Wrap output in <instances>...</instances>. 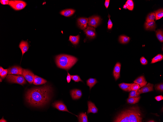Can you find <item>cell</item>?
<instances>
[{"label": "cell", "mask_w": 163, "mask_h": 122, "mask_svg": "<svg viewBox=\"0 0 163 122\" xmlns=\"http://www.w3.org/2000/svg\"><path fill=\"white\" fill-rule=\"evenodd\" d=\"M141 88L140 85L137 83H132L131 86V90H138Z\"/></svg>", "instance_id": "33"}, {"label": "cell", "mask_w": 163, "mask_h": 122, "mask_svg": "<svg viewBox=\"0 0 163 122\" xmlns=\"http://www.w3.org/2000/svg\"><path fill=\"white\" fill-rule=\"evenodd\" d=\"M155 87V89L158 90H159L161 92L163 91V83L156 85Z\"/></svg>", "instance_id": "36"}, {"label": "cell", "mask_w": 163, "mask_h": 122, "mask_svg": "<svg viewBox=\"0 0 163 122\" xmlns=\"http://www.w3.org/2000/svg\"><path fill=\"white\" fill-rule=\"evenodd\" d=\"M142 119L140 108L136 106L121 112L115 118L113 122H142Z\"/></svg>", "instance_id": "2"}, {"label": "cell", "mask_w": 163, "mask_h": 122, "mask_svg": "<svg viewBox=\"0 0 163 122\" xmlns=\"http://www.w3.org/2000/svg\"><path fill=\"white\" fill-rule=\"evenodd\" d=\"M140 98V96L137 97H134L128 98L127 99V102L128 103L134 104L137 103Z\"/></svg>", "instance_id": "25"}, {"label": "cell", "mask_w": 163, "mask_h": 122, "mask_svg": "<svg viewBox=\"0 0 163 122\" xmlns=\"http://www.w3.org/2000/svg\"><path fill=\"white\" fill-rule=\"evenodd\" d=\"M19 47L21 50L22 57L24 54L28 50L29 46L27 41L22 40L20 43Z\"/></svg>", "instance_id": "14"}, {"label": "cell", "mask_w": 163, "mask_h": 122, "mask_svg": "<svg viewBox=\"0 0 163 122\" xmlns=\"http://www.w3.org/2000/svg\"><path fill=\"white\" fill-rule=\"evenodd\" d=\"M88 109L87 113L88 114L92 113H97L98 112V109L94 103L91 101L88 102Z\"/></svg>", "instance_id": "16"}, {"label": "cell", "mask_w": 163, "mask_h": 122, "mask_svg": "<svg viewBox=\"0 0 163 122\" xmlns=\"http://www.w3.org/2000/svg\"><path fill=\"white\" fill-rule=\"evenodd\" d=\"M22 75L30 84H32L35 75L31 71L27 69H23Z\"/></svg>", "instance_id": "6"}, {"label": "cell", "mask_w": 163, "mask_h": 122, "mask_svg": "<svg viewBox=\"0 0 163 122\" xmlns=\"http://www.w3.org/2000/svg\"><path fill=\"white\" fill-rule=\"evenodd\" d=\"M133 82L139 84L141 87L146 85L147 83L143 76L138 77L135 79Z\"/></svg>", "instance_id": "19"}, {"label": "cell", "mask_w": 163, "mask_h": 122, "mask_svg": "<svg viewBox=\"0 0 163 122\" xmlns=\"http://www.w3.org/2000/svg\"><path fill=\"white\" fill-rule=\"evenodd\" d=\"M80 39V36L78 35L76 36L70 35L69 37V40L73 45H76L79 42Z\"/></svg>", "instance_id": "22"}, {"label": "cell", "mask_w": 163, "mask_h": 122, "mask_svg": "<svg viewBox=\"0 0 163 122\" xmlns=\"http://www.w3.org/2000/svg\"><path fill=\"white\" fill-rule=\"evenodd\" d=\"M155 18V13L154 12H152L149 14L146 18V22H148L154 20Z\"/></svg>", "instance_id": "31"}, {"label": "cell", "mask_w": 163, "mask_h": 122, "mask_svg": "<svg viewBox=\"0 0 163 122\" xmlns=\"http://www.w3.org/2000/svg\"><path fill=\"white\" fill-rule=\"evenodd\" d=\"M55 60L58 67L67 70L70 69L78 60V59L74 56L64 54L56 56Z\"/></svg>", "instance_id": "3"}, {"label": "cell", "mask_w": 163, "mask_h": 122, "mask_svg": "<svg viewBox=\"0 0 163 122\" xmlns=\"http://www.w3.org/2000/svg\"><path fill=\"white\" fill-rule=\"evenodd\" d=\"M26 3L22 0H9V5L15 10H19L24 8L27 5Z\"/></svg>", "instance_id": "5"}, {"label": "cell", "mask_w": 163, "mask_h": 122, "mask_svg": "<svg viewBox=\"0 0 163 122\" xmlns=\"http://www.w3.org/2000/svg\"><path fill=\"white\" fill-rule=\"evenodd\" d=\"M163 59V56L161 54H159L154 57L152 59L151 63H153L161 61Z\"/></svg>", "instance_id": "29"}, {"label": "cell", "mask_w": 163, "mask_h": 122, "mask_svg": "<svg viewBox=\"0 0 163 122\" xmlns=\"http://www.w3.org/2000/svg\"><path fill=\"white\" fill-rule=\"evenodd\" d=\"M8 73V69H4L3 71L0 73V78L2 79H4Z\"/></svg>", "instance_id": "35"}, {"label": "cell", "mask_w": 163, "mask_h": 122, "mask_svg": "<svg viewBox=\"0 0 163 122\" xmlns=\"http://www.w3.org/2000/svg\"><path fill=\"white\" fill-rule=\"evenodd\" d=\"M97 82L95 78H90L86 81L87 84L89 87L90 90Z\"/></svg>", "instance_id": "23"}, {"label": "cell", "mask_w": 163, "mask_h": 122, "mask_svg": "<svg viewBox=\"0 0 163 122\" xmlns=\"http://www.w3.org/2000/svg\"><path fill=\"white\" fill-rule=\"evenodd\" d=\"M75 12V10L73 9H68L62 10L60 13L65 16L69 17L72 15Z\"/></svg>", "instance_id": "21"}, {"label": "cell", "mask_w": 163, "mask_h": 122, "mask_svg": "<svg viewBox=\"0 0 163 122\" xmlns=\"http://www.w3.org/2000/svg\"><path fill=\"white\" fill-rule=\"evenodd\" d=\"M100 21V19L97 16H93L88 18V25L91 27L96 28L99 25Z\"/></svg>", "instance_id": "8"}, {"label": "cell", "mask_w": 163, "mask_h": 122, "mask_svg": "<svg viewBox=\"0 0 163 122\" xmlns=\"http://www.w3.org/2000/svg\"><path fill=\"white\" fill-rule=\"evenodd\" d=\"M23 69L20 66H15L9 67L8 69L9 74L22 75Z\"/></svg>", "instance_id": "7"}, {"label": "cell", "mask_w": 163, "mask_h": 122, "mask_svg": "<svg viewBox=\"0 0 163 122\" xmlns=\"http://www.w3.org/2000/svg\"><path fill=\"white\" fill-rule=\"evenodd\" d=\"M47 81L44 79L38 76L35 75L33 84L36 85H39L45 84Z\"/></svg>", "instance_id": "17"}, {"label": "cell", "mask_w": 163, "mask_h": 122, "mask_svg": "<svg viewBox=\"0 0 163 122\" xmlns=\"http://www.w3.org/2000/svg\"><path fill=\"white\" fill-rule=\"evenodd\" d=\"M78 121L80 122H88L87 116L86 113H80L78 116Z\"/></svg>", "instance_id": "24"}, {"label": "cell", "mask_w": 163, "mask_h": 122, "mask_svg": "<svg viewBox=\"0 0 163 122\" xmlns=\"http://www.w3.org/2000/svg\"><path fill=\"white\" fill-rule=\"evenodd\" d=\"M132 83L128 84L122 83L118 84L120 88L124 91L129 92L131 90V86Z\"/></svg>", "instance_id": "20"}, {"label": "cell", "mask_w": 163, "mask_h": 122, "mask_svg": "<svg viewBox=\"0 0 163 122\" xmlns=\"http://www.w3.org/2000/svg\"><path fill=\"white\" fill-rule=\"evenodd\" d=\"M53 106L59 111H66L72 114L68 111L66 106L61 101H58L54 103H53Z\"/></svg>", "instance_id": "11"}, {"label": "cell", "mask_w": 163, "mask_h": 122, "mask_svg": "<svg viewBox=\"0 0 163 122\" xmlns=\"http://www.w3.org/2000/svg\"><path fill=\"white\" fill-rule=\"evenodd\" d=\"M130 39V38L125 35H121L119 38V40L122 44H125L128 43Z\"/></svg>", "instance_id": "26"}, {"label": "cell", "mask_w": 163, "mask_h": 122, "mask_svg": "<svg viewBox=\"0 0 163 122\" xmlns=\"http://www.w3.org/2000/svg\"><path fill=\"white\" fill-rule=\"evenodd\" d=\"M1 79H2L0 78V82H1L2 81V80H1Z\"/></svg>", "instance_id": "47"}, {"label": "cell", "mask_w": 163, "mask_h": 122, "mask_svg": "<svg viewBox=\"0 0 163 122\" xmlns=\"http://www.w3.org/2000/svg\"><path fill=\"white\" fill-rule=\"evenodd\" d=\"M121 66V63L118 62L116 63L114 68L113 74L116 81L120 77Z\"/></svg>", "instance_id": "12"}, {"label": "cell", "mask_w": 163, "mask_h": 122, "mask_svg": "<svg viewBox=\"0 0 163 122\" xmlns=\"http://www.w3.org/2000/svg\"><path fill=\"white\" fill-rule=\"evenodd\" d=\"M156 20L160 19L163 16V10L162 9L155 11Z\"/></svg>", "instance_id": "27"}, {"label": "cell", "mask_w": 163, "mask_h": 122, "mask_svg": "<svg viewBox=\"0 0 163 122\" xmlns=\"http://www.w3.org/2000/svg\"><path fill=\"white\" fill-rule=\"evenodd\" d=\"M127 9L129 10H132L133 8V2L132 0H128L126 2L125 4Z\"/></svg>", "instance_id": "30"}, {"label": "cell", "mask_w": 163, "mask_h": 122, "mask_svg": "<svg viewBox=\"0 0 163 122\" xmlns=\"http://www.w3.org/2000/svg\"><path fill=\"white\" fill-rule=\"evenodd\" d=\"M140 94H141L138 92V90L132 91L129 94L128 98L137 97L139 96Z\"/></svg>", "instance_id": "32"}, {"label": "cell", "mask_w": 163, "mask_h": 122, "mask_svg": "<svg viewBox=\"0 0 163 122\" xmlns=\"http://www.w3.org/2000/svg\"><path fill=\"white\" fill-rule=\"evenodd\" d=\"M88 21V18L84 17L79 18L77 20L78 26L82 29H85L87 27Z\"/></svg>", "instance_id": "10"}, {"label": "cell", "mask_w": 163, "mask_h": 122, "mask_svg": "<svg viewBox=\"0 0 163 122\" xmlns=\"http://www.w3.org/2000/svg\"><path fill=\"white\" fill-rule=\"evenodd\" d=\"M140 61L141 64L143 65H146L148 63V61L144 57H142L140 59Z\"/></svg>", "instance_id": "38"}, {"label": "cell", "mask_w": 163, "mask_h": 122, "mask_svg": "<svg viewBox=\"0 0 163 122\" xmlns=\"http://www.w3.org/2000/svg\"><path fill=\"white\" fill-rule=\"evenodd\" d=\"M0 122H6L7 121L3 118V117H2V118L0 120Z\"/></svg>", "instance_id": "43"}, {"label": "cell", "mask_w": 163, "mask_h": 122, "mask_svg": "<svg viewBox=\"0 0 163 122\" xmlns=\"http://www.w3.org/2000/svg\"><path fill=\"white\" fill-rule=\"evenodd\" d=\"M70 93L72 98L73 100L79 99L82 95L81 90L77 89L71 90L70 91Z\"/></svg>", "instance_id": "15"}, {"label": "cell", "mask_w": 163, "mask_h": 122, "mask_svg": "<svg viewBox=\"0 0 163 122\" xmlns=\"http://www.w3.org/2000/svg\"><path fill=\"white\" fill-rule=\"evenodd\" d=\"M6 79L10 83H17L22 85L26 83L25 79L22 75L9 74L6 77Z\"/></svg>", "instance_id": "4"}, {"label": "cell", "mask_w": 163, "mask_h": 122, "mask_svg": "<svg viewBox=\"0 0 163 122\" xmlns=\"http://www.w3.org/2000/svg\"><path fill=\"white\" fill-rule=\"evenodd\" d=\"M83 31L86 34L87 37L90 39L94 38L96 36L95 29L90 26H88Z\"/></svg>", "instance_id": "9"}, {"label": "cell", "mask_w": 163, "mask_h": 122, "mask_svg": "<svg viewBox=\"0 0 163 122\" xmlns=\"http://www.w3.org/2000/svg\"><path fill=\"white\" fill-rule=\"evenodd\" d=\"M123 8L124 9H127V8H126V6L125 5V4L123 5Z\"/></svg>", "instance_id": "45"}, {"label": "cell", "mask_w": 163, "mask_h": 122, "mask_svg": "<svg viewBox=\"0 0 163 122\" xmlns=\"http://www.w3.org/2000/svg\"><path fill=\"white\" fill-rule=\"evenodd\" d=\"M147 122H155V121H154L153 120H150V121H148Z\"/></svg>", "instance_id": "46"}, {"label": "cell", "mask_w": 163, "mask_h": 122, "mask_svg": "<svg viewBox=\"0 0 163 122\" xmlns=\"http://www.w3.org/2000/svg\"><path fill=\"white\" fill-rule=\"evenodd\" d=\"M110 16L109 14L108 17L109 18V19L108 22L107 27L109 29H111L112 28L113 26V24L110 19Z\"/></svg>", "instance_id": "37"}, {"label": "cell", "mask_w": 163, "mask_h": 122, "mask_svg": "<svg viewBox=\"0 0 163 122\" xmlns=\"http://www.w3.org/2000/svg\"><path fill=\"white\" fill-rule=\"evenodd\" d=\"M0 3L2 5H9V0H0Z\"/></svg>", "instance_id": "39"}, {"label": "cell", "mask_w": 163, "mask_h": 122, "mask_svg": "<svg viewBox=\"0 0 163 122\" xmlns=\"http://www.w3.org/2000/svg\"><path fill=\"white\" fill-rule=\"evenodd\" d=\"M153 84L148 83L138 89V91L140 94L150 92L153 90Z\"/></svg>", "instance_id": "13"}, {"label": "cell", "mask_w": 163, "mask_h": 122, "mask_svg": "<svg viewBox=\"0 0 163 122\" xmlns=\"http://www.w3.org/2000/svg\"><path fill=\"white\" fill-rule=\"evenodd\" d=\"M52 91L51 87L46 84L29 90L26 94L27 102L36 107L43 106L50 101Z\"/></svg>", "instance_id": "1"}, {"label": "cell", "mask_w": 163, "mask_h": 122, "mask_svg": "<svg viewBox=\"0 0 163 122\" xmlns=\"http://www.w3.org/2000/svg\"><path fill=\"white\" fill-rule=\"evenodd\" d=\"M68 74L67 77V80L68 83H69L71 81V75L68 72H67Z\"/></svg>", "instance_id": "41"}, {"label": "cell", "mask_w": 163, "mask_h": 122, "mask_svg": "<svg viewBox=\"0 0 163 122\" xmlns=\"http://www.w3.org/2000/svg\"><path fill=\"white\" fill-rule=\"evenodd\" d=\"M110 1L109 0H105L104 5L107 9L108 8L109 6Z\"/></svg>", "instance_id": "42"}, {"label": "cell", "mask_w": 163, "mask_h": 122, "mask_svg": "<svg viewBox=\"0 0 163 122\" xmlns=\"http://www.w3.org/2000/svg\"><path fill=\"white\" fill-rule=\"evenodd\" d=\"M4 69L1 66L0 67V73H1L4 70Z\"/></svg>", "instance_id": "44"}, {"label": "cell", "mask_w": 163, "mask_h": 122, "mask_svg": "<svg viewBox=\"0 0 163 122\" xmlns=\"http://www.w3.org/2000/svg\"><path fill=\"white\" fill-rule=\"evenodd\" d=\"M157 37L159 40L161 42H163V32L162 30L158 29L156 31Z\"/></svg>", "instance_id": "28"}, {"label": "cell", "mask_w": 163, "mask_h": 122, "mask_svg": "<svg viewBox=\"0 0 163 122\" xmlns=\"http://www.w3.org/2000/svg\"><path fill=\"white\" fill-rule=\"evenodd\" d=\"M155 99L157 101H159L163 99V96L162 95L156 96L155 97Z\"/></svg>", "instance_id": "40"}, {"label": "cell", "mask_w": 163, "mask_h": 122, "mask_svg": "<svg viewBox=\"0 0 163 122\" xmlns=\"http://www.w3.org/2000/svg\"><path fill=\"white\" fill-rule=\"evenodd\" d=\"M71 79L75 82H78L79 81H81L83 82V81L81 79L79 75H71Z\"/></svg>", "instance_id": "34"}, {"label": "cell", "mask_w": 163, "mask_h": 122, "mask_svg": "<svg viewBox=\"0 0 163 122\" xmlns=\"http://www.w3.org/2000/svg\"><path fill=\"white\" fill-rule=\"evenodd\" d=\"M144 27L146 30L155 31L156 28L155 22L154 20L150 22H145Z\"/></svg>", "instance_id": "18"}]
</instances>
